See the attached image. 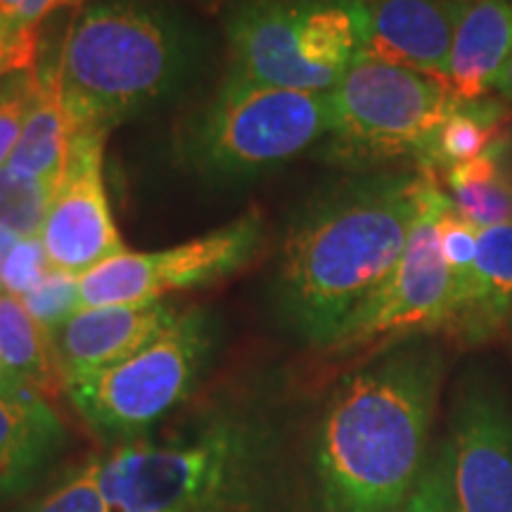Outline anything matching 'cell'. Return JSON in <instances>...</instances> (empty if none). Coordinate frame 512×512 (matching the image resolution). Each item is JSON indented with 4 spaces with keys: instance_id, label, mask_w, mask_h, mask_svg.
Listing matches in <instances>:
<instances>
[{
    "instance_id": "cell-1",
    "label": "cell",
    "mask_w": 512,
    "mask_h": 512,
    "mask_svg": "<svg viewBox=\"0 0 512 512\" xmlns=\"http://www.w3.org/2000/svg\"><path fill=\"white\" fill-rule=\"evenodd\" d=\"M425 174L382 171L320 192L287 230L278 304L306 342L328 349L399 264Z\"/></svg>"
},
{
    "instance_id": "cell-2",
    "label": "cell",
    "mask_w": 512,
    "mask_h": 512,
    "mask_svg": "<svg viewBox=\"0 0 512 512\" xmlns=\"http://www.w3.org/2000/svg\"><path fill=\"white\" fill-rule=\"evenodd\" d=\"M430 342L384 351L337 387L318 430V479L328 512H396L422 475L441 384Z\"/></svg>"
},
{
    "instance_id": "cell-3",
    "label": "cell",
    "mask_w": 512,
    "mask_h": 512,
    "mask_svg": "<svg viewBox=\"0 0 512 512\" xmlns=\"http://www.w3.org/2000/svg\"><path fill=\"white\" fill-rule=\"evenodd\" d=\"M183 29L162 10L105 0L81 10L60 53L62 93L74 133H107L164 98L181 79Z\"/></svg>"
},
{
    "instance_id": "cell-4",
    "label": "cell",
    "mask_w": 512,
    "mask_h": 512,
    "mask_svg": "<svg viewBox=\"0 0 512 512\" xmlns=\"http://www.w3.org/2000/svg\"><path fill=\"white\" fill-rule=\"evenodd\" d=\"M228 74L330 93L366 48L361 0H238L228 10Z\"/></svg>"
},
{
    "instance_id": "cell-5",
    "label": "cell",
    "mask_w": 512,
    "mask_h": 512,
    "mask_svg": "<svg viewBox=\"0 0 512 512\" xmlns=\"http://www.w3.org/2000/svg\"><path fill=\"white\" fill-rule=\"evenodd\" d=\"M259 451L254 425L221 418L192 441L121 446L95 472L110 512H200L240 501Z\"/></svg>"
},
{
    "instance_id": "cell-6",
    "label": "cell",
    "mask_w": 512,
    "mask_h": 512,
    "mask_svg": "<svg viewBox=\"0 0 512 512\" xmlns=\"http://www.w3.org/2000/svg\"><path fill=\"white\" fill-rule=\"evenodd\" d=\"M330 133V95L287 91L226 74L185 131V162L200 174L242 178L299 157Z\"/></svg>"
},
{
    "instance_id": "cell-7",
    "label": "cell",
    "mask_w": 512,
    "mask_h": 512,
    "mask_svg": "<svg viewBox=\"0 0 512 512\" xmlns=\"http://www.w3.org/2000/svg\"><path fill=\"white\" fill-rule=\"evenodd\" d=\"M330 95L328 155L368 166L425 157L456 95L434 76L380 60L351 64Z\"/></svg>"
},
{
    "instance_id": "cell-8",
    "label": "cell",
    "mask_w": 512,
    "mask_h": 512,
    "mask_svg": "<svg viewBox=\"0 0 512 512\" xmlns=\"http://www.w3.org/2000/svg\"><path fill=\"white\" fill-rule=\"evenodd\" d=\"M209 349L207 316L183 313L138 354L76 377L64 392L95 432L128 437L143 432L190 394Z\"/></svg>"
},
{
    "instance_id": "cell-9",
    "label": "cell",
    "mask_w": 512,
    "mask_h": 512,
    "mask_svg": "<svg viewBox=\"0 0 512 512\" xmlns=\"http://www.w3.org/2000/svg\"><path fill=\"white\" fill-rule=\"evenodd\" d=\"M425 174L420 207L399 264L380 290L351 316L332 339L330 351H351L392 339H411L453 328L458 306L456 280L439 247L437 223L451 200L432 171Z\"/></svg>"
},
{
    "instance_id": "cell-10",
    "label": "cell",
    "mask_w": 512,
    "mask_h": 512,
    "mask_svg": "<svg viewBox=\"0 0 512 512\" xmlns=\"http://www.w3.org/2000/svg\"><path fill=\"white\" fill-rule=\"evenodd\" d=\"M266 245L256 209L202 238L157 252H121L79 278L81 309L162 302L171 292L219 283L252 264Z\"/></svg>"
},
{
    "instance_id": "cell-11",
    "label": "cell",
    "mask_w": 512,
    "mask_h": 512,
    "mask_svg": "<svg viewBox=\"0 0 512 512\" xmlns=\"http://www.w3.org/2000/svg\"><path fill=\"white\" fill-rule=\"evenodd\" d=\"M105 140L102 133H74L67 169L38 235L50 268L76 278L126 252L105 188Z\"/></svg>"
},
{
    "instance_id": "cell-12",
    "label": "cell",
    "mask_w": 512,
    "mask_h": 512,
    "mask_svg": "<svg viewBox=\"0 0 512 512\" xmlns=\"http://www.w3.org/2000/svg\"><path fill=\"white\" fill-rule=\"evenodd\" d=\"M453 512H512V415L489 387H467L444 446Z\"/></svg>"
},
{
    "instance_id": "cell-13",
    "label": "cell",
    "mask_w": 512,
    "mask_h": 512,
    "mask_svg": "<svg viewBox=\"0 0 512 512\" xmlns=\"http://www.w3.org/2000/svg\"><path fill=\"white\" fill-rule=\"evenodd\" d=\"M366 12L363 57L444 81L460 0H361Z\"/></svg>"
},
{
    "instance_id": "cell-14",
    "label": "cell",
    "mask_w": 512,
    "mask_h": 512,
    "mask_svg": "<svg viewBox=\"0 0 512 512\" xmlns=\"http://www.w3.org/2000/svg\"><path fill=\"white\" fill-rule=\"evenodd\" d=\"M176 318L178 313L164 302L76 311L53 335L64 382L126 361L155 342Z\"/></svg>"
},
{
    "instance_id": "cell-15",
    "label": "cell",
    "mask_w": 512,
    "mask_h": 512,
    "mask_svg": "<svg viewBox=\"0 0 512 512\" xmlns=\"http://www.w3.org/2000/svg\"><path fill=\"white\" fill-rule=\"evenodd\" d=\"M512 53V0H460L444 83L458 100L486 98Z\"/></svg>"
},
{
    "instance_id": "cell-16",
    "label": "cell",
    "mask_w": 512,
    "mask_h": 512,
    "mask_svg": "<svg viewBox=\"0 0 512 512\" xmlns=\"http://www.w3.org/2000/svg\"><path fill=\"white\" fill-rule=\"evenodd\" d=\"M512 320V221L479 228L477 256L460 294L453 335L484 342Z\"/></svg>"
},
{
    "instance_id": "cell-17",
    "label": "cell",
    "mask_w": 512,
    "mask_h": 512,
    "mask_svg": "<svg viewBox=\"0 0 512 512\" xmlns=\"http://www.w3.org/2000/svg\"><path fill=\"white\" fill-rule=\"evenodd\" d=\"M72 126L62 93L60 57L34 69V93L8 166L15 174L57 188L67 169Z\"/></svg>"
},
{
    "instance_id": "cell-18",
    "label": "cell",
    "mask_w": 512,
    "mask_h": 512,
    "mask_svg": "<svg viewBox=\"0 0 512 512\" xmlns=\"http://www.w3.org/2000/svg\"><path fill=\"white\" fill-rule=\"evenodd\" d=\"M60 439V420L41 396L0 394V496L27 486Z\"/></svg>"
},
{
    "instance_id": "cell-19",
    "label": "cell",
    "mask_w": 512,
    "mask_h": 512,
    "mask_svg": "<svg viewBox=\"0 0 512 512\" xmlns=\"http://www.w3.org/2000/svg\"><path fill=\"white\" fill-rule=\"evenodd\" d=\"M0 366L12 382L41 399L67 389L53 337L10 292H0Z\"/></svg>"
},
{
    "instance_id": "cell-20",
    "label": "cell",
    "mask_w": 512,
    "mask_h": 512,
    "mask_svg": "<svg viewBox=\"0 0 512 512\" xmlns=\"http://www.w3.org/2000/svg\"><path fill=\"white\" fill-rule=\"evenodd\" d=\"M508 121L510 112L503 100H456L418 169L439 176L453 166L475 162L508 138Z\"/></svg>"
},
{
    "instance_id": "cell-21",
    "label": "cell",
    "mask_w": 512,
    "mask_h": 512,
    "mask_svg": "<svg viewBox=\"0 0 512 512\" xmlns=\"http://www.w3.org/2000/svg\"><path fill=\"white\" fill-rule=\"evenodd\" d=\"M508 138L475 162H467L439 174V183L453 209L477 228L512 221V166L508 162Z\"/></svg>"
},
{
    "instance_id": "cell-22",
    "label": "cell",
    "mask_w": 512,
    "mask_h": 512,
    "mask_svg": "<svg viewBox=\"0 0 512 512\" xmlns=\"http://www.w3.org/2000/svg\"><path fill=\"white\" fill-rule=\"evenodd\" d=\"M55 190L53 185L19 176L10 166H3L0 169V226L12 230L19 238H38Z\"/></svg>"
},
{
    "instance_id": "cell-23",
    "label": "cell",
    "mask_w": 512,
    "mask_h": 512,
    "mask_svg": "<svg viewBox=\"0 0 512 512\" xmlns=\"http://www.w3.org/2000/svg\"><path fill=\"white\" fill-rule=\"evenodd\" d=\"M22 302L31 316L38 320V325L53 337L76 311H81L79 278L50 268L46 278L29 294H24Z\"/></svg>"
},
{
    "instance_id": "cell-24",
    "label": "cell",
    "mask_w": 512,
    "mask_h": 512,
    "mask_svg": "<svg viewBox=\"0 0 512 512\" xmlns=\"http://www.w3.org/2000/svg\"><path fill=\"white\" fill-rule=\"evenodd\" d=\"M437 233H439L441 254H444L448 271H451L453 280H456V292L460 302V294H463L467 278H470L472 273V264H475L479 228L472 226L470 221H465L463 216L453 209V204H448L439 216Z\"/></svg>"
},
{
    "instance_id": "cell-25",
    "label": "cell",
    "mask_w": 512,
    "mask_h": 512,
    "mask_svg": "<svg viewBox=\"0 0 512 512\" xmlns=\"http://www.w3.org/2000/svg\"><path fill=\"white\" fill-rule=\"evenodd\" d=\"M31 512H110L102 498L95 460L64 479L60 486H55Z\"/></svg>"
},
{
    "instance_id": "cell-26",
    "label": "cell",
    "mask_w": 512,
    "mask_h": 512,
    "mask_svg": "<svg viewBox=\"0 0 512 512\" xmlns=\"http://www.w3.org/2000/svg\"><path fill=\"white\" fill-rule=\"evenodd\" d=\"M34 69L15 74L0 88V169L8 166L17 140L22 136L31 93H34Z\"/></svg>"
},
{
    "instance_id": "cell-27",
    "label": "cell",
    "mask_w": 512,
    "mask_h": 512,
    "mask_svg": "<svg viewBox=\"0 0 512 512\" xmlns=\"http://www.w3.org/2000/svg\"><path fill=\"white\" fill-rule=\"evenodd\" d=\"M50 271L48 256L38 238H22L0 271V292H10L22 299L46 278Z\"/></svg>"
},
{
    "instance_id": "cell-28",
    "label": "cell",
    "mask_w": 512,
    "mask_h": 512,
    "mask_svg": "<svg viewBox=\"0 0 512 512\" xmlns=\"http://www.w3.org/2000/svg\"><path fill=\"white\" fill-rule=\"evenodd\" d=\"M396 512H453L444 451H441L437 463H432L422 472L411 496Z\"/></svg>"
},
{
    "instance_id": "cell-29",
    "label": "cell",
    "mask_w": 512,
    "mask_h": 512,
    "mask_svg": "<svg viewBox=\"0 0 512 512\" xmlns=\"http://www.w3.org/2000/svg\"><path fill=\"white\" fill-rule=\"evenodd\" d=\"M38 34L19 31L15 24L0 17V76L34 69Z\"/></svg>"
},
{
    "instance_id": "cell-30",
    "label": "cell",
    "mask_w": 512,
    "mask_h": 512,
    "mask_svg": "<svg viewBox=\"0 0 512 512\" xmlns=\"http://www.w3.org/2000/svg\"><path fill=\"white\" fill-rule=\"evenodd\" d=\"M81 3L83 0H24L22 10L15 19V27L19 31H27V34H38V27L50 12L60 8H76Z\"/></svg>"
},
{
    "instance_id": "cell-31",
    "label": "cell",
    "mask_w": 512,
    "mask_h": 512,
    "mask_svg": "<svg viewBox=\"0 0 512 512\" xmlns=\"http://www.w3.org/2000/svg\"><path fill=\"white\" fill-rule=\"evenodd\" d=\"M494 88H496V93L501 95L505 102H508V105H512V53L508 60H505L501 72H498Z\"/></svg>"
},
{
    "instance_id": "cell-32",
    "label": "cell",
    "mask_w": 512,
    "mask_h": 512,
    "mask_svg": "<svg viewBox=\"0 0 512 512\" xmlns=\"http://www.w3.org/2000/svg\"><path fill=\"white\" fill-rule=\"evenodd\" d=\"M19 240H22L19 235H15L12 230L0 226V271H3L5 261H8V256L12 254V249L17 247Z\"/></svg>"
},
{
    "instance_id": "cell-33",
    "label": "cell",
    "mask_w": 512,
    "mask_h": 512,
    "mask_svg": "<svg viewBox=\"0 0 512 512\" xmlns=\"http://www.w3.org/2000/svg\"><path fill=\"white\" fill-rule=\"evenodd\" d=\"M22 5H24V0H0V17L15 24V19L19 15V10H22Z\"/></svg>"
},
{
    "instance_id": "cell-34",
    "label": "cell",
    "mask_w": 512,
    "mask_h": 512,
    "mask_svg": "<svg viewBox=\"0 0 512 512\" xmlns=\"http://www.w3.org/2000/svg\"><path fill=\"white\" fill-rule=\"evenodd\" d=\"M200 512H233V508H209V510H200Z\"/></svg>"
},
{
    "instance_id": "cell-35",
    "label": "cell",
    "mask_w": 512,
    "mask_h": 512,
    "mask_svg": "<svg viewBox=\"0 0 512 512\" xmlns=\"http://www.w3.org/2000/svg\"><path fill=\"white\" fill-rule=\"evenodd\" d=\"M0 370H3V366H0ZM3 373H5V370H3Z\"/></svg>"
}]
</instances>
